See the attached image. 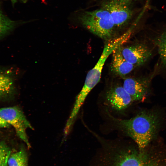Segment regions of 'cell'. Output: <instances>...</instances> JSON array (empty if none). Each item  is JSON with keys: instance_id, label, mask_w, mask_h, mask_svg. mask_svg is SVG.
I'll return each mask as SVG.
<instances>
[{"instance_id": "cell-2", "label": "cell", "mask_w": 166, "mask_h": 166, "mask_svg": "<svg viewBox=\"0 0 166 166\" xmlns=\"http://www.w3.org/2000/svg\"><path fill=\"white\" fill-rule=\"evenodd\" d=\"M131 34L128 31L119 37L109 41L105 45L97 63L87 74L84 85L76 98L73 106L74 109L80 110L88 94L99 82L102 69L107 58L114 50L127 41Z\"/></svg>"}, {"instance_id": "cell-16", "label": "cell", "mask_w": 166, "mask_h": 166, "mask_svg": "<svg viewBox=\"0 0 166 166\" xmlns=\"http://www.w3.org/2000/svg\"><path fill=\"white\" fill-rule=\"evenodd\" d=\"M10 126L0 116V128H9Z\"/></svg>"}, {"instance_id": "cell-9", "label": "cell", "mask_w": 166, "mask_h": 166, "mask_svg": "<svg viewBox=\"0 0 166 166\" xmlns=\"http://www.w3.org/2000/svg\"><path fill=\"white\" fill-rule=\"evenodd\" d=\"M119 47L114 50L112 53L111 68L115 74L122 77L131 72L136 66L124 58Z\"/></svg>"}, {"instance_id": "cell-14", "label": "cell", "mask_w": 166, "mask_h": 166, "mask_svg": "<svg viewBox=\"0 0 166 166\" xmlns=\"http://www.w3.org/2000/svg\"><path fill=\"white\" fill-rule=\"evenodd\" d=\"M157 45L162 63L166 69V30L159 36Z\"/></svg>"}, {"instance_id": "cell-12", "label": "cell", "mask_w": 166, "mask_h": 166, "mask_svg": "<svg viewBox=\"0 0 166 166\" xmlns=\"http://www.w3.org/2000/svg\"><path fill=\"white\" fill-rule=\"evenodd\" d=\"M8 166H28V157L24 147L15 152L11 153L8 161Z\"/></svg>"}, {"instance_id": "cell-4", "label": "cell", "mask_w": 166, "mask_h": 166, "mask_svg": "<svg viewBox=\"0 0 166 166\" xmlns=\"http://www.w3.org/2000/svg\"><path fill=\"white\" fill-rule=\"evenodd\" d=\"M130 0H105L101 7L109 13L116 28L126 26L131 19L133 12Z\"/></svg>"}, {"instance_id": "cell-1", "label": "cell", "mask_w": 166, "mask_h": 166, "mask_svg": "<svg viewBox=\"0 0 166 166\" xmlns=\"http://www.w3.org/2000/svg\"><path fill=\"white\" fill-rule=\"evenodd\" d=\"M110 116L117 128L133 139L140 150L144 148L153 139L160 124L159 116L151 111H141L128 119Z\"/></svg>"}, {"instance_id": "cell-8", "label": "cell", "mask_w": 166, "mask_h": 166, "mask_svg": "<svg viewBox=\"0 0 166 166\" xmlns=\"http://www.w3.org/2000/svg\"><path fill=\"white\" fill-rule=\"evenodd\" d=\"M149 85L148 78L128 77L124 79L123 86L134 101H140L145 97Z\"/></svg>"}, {"instance_id": "cell-11", "label": "cell", "mask_w": 166, "mask_h": 166, "mask_svg": "<svg viewBox=\"0 0 166 166\" xmlns=\"http://www.w3.org/2000/svg\"><path fill=\"white\" fill-rule=\"evenodd\" d=\"M118 157L115 166H144L140 155L131 150L123 152Z\"/></svg>"}, {"instance_id": "cell-6", "label": "cell", "mask_w": 166, "mask_h": 166, "mask_svg": "<svg viewBox=\"0 0 166 166\" xmlns=\"http://www.w3.org/2000/svg\"><path fill=\"white\" fill-rule=\"evenodd\" d=\"M106 104L111 109L117 112L124 111L133 102L130 95L119 85L111 86L105 95Z\"/></svg>"}, {"instance_id": "cell-15", "label": "cell", "mask_w": 166, "mask_h": 166, "mask_svg": "<svg viewBox=\"0 0 166 166\" xmlns=\"http://www.w3.org/2000/svg\"><path fill=\"white\" fill-rule=\"evenodd\" d=\"M11 153L9 146L3 141H0V166H8V161Z\"/></svg>"}, {"instance_id": "cell-10", "label": "cell", "mask_w": 166, "mask_h": 166, "mask_svg": "<svg viewBox=\"0 0 166 166\" xmlns=\"http://www.w3.org/2000/svg\"><path fill=\"white\" fill-rule=\"evenodd\" d=\"M14 78L10 71L0 69V98L8 96L14 92Z\"/></svg>"}, {"instance_id": "cell-3", "label": "cell", "mask_w": 166, "mask_h": 166, "mask_svg": "<svg viewBox=\"0 0 166 166\" xmlns=\"http://www.w3.org/2000/svg\"><path fill=\"white\" fill-rule=\"evenodd\" d=\"M79 20L87 30L101 38L110 41L113 39L116 27L109 12L100 8L82 13Z\"/></svg>"}, {"instance_id": "cell-5", "label": "cell", "mask_w": 166, "mask_h": 166, "mask_svg": "<svg viewBox=\"0 0 166 166\" xmlns=\"http://www.w3.org/2000/svg\"><path fill=\"white\" fill-rule=\"evenodd\" d=\"M0 116L14 127L18 137L30 148L26 131L28 128L33 129V128L20 109L16 106L1 108Z\"/></svg>"}, {"instance_id": "cell-13", "label": "cell", "mask_w": 166, "mask_h": 166, "mask_svg": "<svg viewBox=\"0 0 166 166\" xmlns=\"http://www.w3.org/2000/svg\"><path fill=\"white\" fill-rule=\"evenodd\" d=\"M15 26V22L4 14L0 10V39L12 31Z\"/></svg>"}, {"instance_id": "cell-18", "label": "cell", "mask_w": 166, "mask_h": 166, "mask_svg": "<svg viewBox=\"0 0 166 166\" xmlns=\"http://www.w3.org/2000/svg\"><path fill=\"white\" fill-rule=\"evenodd\" d=\"M131 0V1H132V0Z\"/></svg>"}, {"instance_id": "cell-17", "label": "cell", "mask_w": 166, "mask_h": 166, "mask_svg": "<svg viewBox=\"0 0 166 166\" xmlns=\"http://www.w3.org/2000/svg\"><path fill=\"white\" fill-rule=\"evenodd\" d=\"M12 2L14 3L16 2V0H10Z\"/></svg>"}, {"instance_id": "cell-7", "label": "cell", "mask_w": 166, "mask_h": 166, "mask_svg": "<svg viewBox=\"0 0 166 166\" xmlns=\"http://www.w3.org/2000/svg\"><path fill=\"white\" fill-rule=\"evenodd\" d=\"M124 58L136 67L144 64L151 57V50L145 44L139 43L119 47Z\"/></svg>"}]
</instances>
